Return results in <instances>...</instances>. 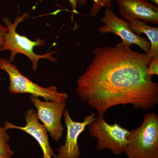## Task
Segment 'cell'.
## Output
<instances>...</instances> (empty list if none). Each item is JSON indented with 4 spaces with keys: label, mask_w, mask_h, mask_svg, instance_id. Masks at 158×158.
Returning a JSON list of instances; mask_svg holds the SVG:
<instances>
[{
    "label": "cell",
    "mask_w": 158,
    "mask_h": 158,
    "mask_svg": "<svg viewBox=\"0 0 158 158\" xmlns=\"http://www.w3.org/2000/svg\"><path fill=\"white\" fill-rule=\"evenodd\" d=\"M77 81L80 100L104 116L110 108L131 105L144 111L158 103V85L148 73L149 54L133 50L124 43L98 47Z\"/></svg>",
    "instance_id": "1"
},
{
    "label": "cell",
    "mask_w": 158,
    "mask_h": 158,
    "mask_svg": "<svg viewBox=\"0 0 158 158\" xmlns=\"http://www.w3.org/2000/svg\"><path fill=\"white\" fill-rule=\"evenodd\" d=\"M29 15V13L25 12L22 15L18 16L13 23H11L9 17L3 18V22L8 29V32L4 37L3 45L0 47V51H10L9 60L12 63L15 60L17 54L25 55L32 62L33 70L36 71L38 67V61L40 59H47L52 62H56L57 59L52 56L56 52H48L43 55H38L34 52L35 47H42L44 45L45 41L44 39L37 38L33 41L16 32L17 26Z\"/></svg>",
    "instance_id": "2"
},
{
    "label": "cell",
    "mask_w": 158,
    "mask_h": 158,
    "mask_svg": "<svg viewBox=\"0 0 158 158\" xmlns=\"http://www.w3.org/2000/svg\"><path fill=\"white\" fill-rule=\"evenodd\" d=\"M125 153L128 158H158V116L148 113L142 124L131 130Z\"/></svg>",
    "instance_id": "3"
},
{
    "label": "cell",
    "mask_w": 158,
    "mask_h": 158,
    "mask_svg": "<svg viewBox=\"0 0 158 158\" xmlns=\"http://www.w3.org/2000/svg\"><path fill=\"white\" fill-rule=\"evenodd\" d=\"M0 69L9 75V89L11 93H28L50 101L66 102L69 98L67 94L59 92L56 86L44 88L31 81L20 72L16 65L6 58H0Z\"/></svg>",
    "instance_id": "4"
},
{
    "label": "cell",
    "mask_w": 158,
    "mask_h": 158,
    "mask_svg": "<svg viewBox=\"0 0 158 158\" xmlns=\"http://www.w3.org/2000/svg\"><path fill=\"white\" fill-rule=\"evenodd\" d=\"M88 126L89 135L97 139V150L108 149L116 156L124 153L129 131L118 123L109 124L103 116H100L95 117Z\"/></svg>",
    "instance_id": "5"
},
{
    "label": "cell",
    "mask_w": 158,
    "mask_h": 158,
    "mask_svg": "<svg viewBox=\"0 0 158 158\" xmlns=\"http://www.w3.org/2000/svg\"><path fill=\"white\" fill-rule=\"evenodd\" d=\"M100 20L104 24L98 28L97 31L100 33L102 34L113 33L119 36L122 41L129 46L135 44L145 52H149L150 48L149 41L133 33L129 27L128 22L118 18L111 8H106L104 16Z\"/></svg>",
    "instance_id": "6"
},
{
    "label": "cell",
    "mask_w": 158,
    "mask_h": 158,
    "mask_svg": "<svg viewBox=\"0 0 158 158\" xmlns=\"http://www.w3.org/2000/svg\"><path fill=\"white\" fill-rule=\"evenodd\" d=\"M29 98L37 109L38 119L42 122L51 137L55 141H59L64 131L61 118L66 106V102H43L38 97L33 95H30Z\"/></svg>",
    "instance_id": "7"
},
{
    "label": "cell",
    "mask_w": 158,
    "mask_h": 158,
    "mask_svg": "<svg viewBox=\"0 0 158 158\" xmlns=\"http://www.w3.org/2000/svg\"><path fill=\"white\" fill-rule=\"evenodd\" d=\"M63 115L67 128L66 138L64 144L58 148V154L54 158H80L81 151L79 147L78 139L86 127L94 119L96 114L93 113L85 116L84 121L81 122L73 120L67 109L64 110Z\"/></svg>",
    "instance_id": "8"
},
{
    "label": "cell",
    "mask_w": 158,
    "mask_h": 158,
    "mask_svg": "<svg viewBox=\"0 0 158 158\" xmlns=\"http://www.w3.org/2000/svg\"><path fill=\"white\" fill-rule=\"evenodd\" d=\"M123 19L158 24V7L147 0H114Z\"/></svg>",
    "instance_id": "9"
},
{
    "label": "cell",
    "mask_w": 158,
    "mask_h": 158,
    "mask_svg": "<svg viewBox=\"0 0 158 158\" xmlns=\"http://www.w3.org/2000/svg\"><path fill=\"white\" fill-rule=\"evenodd\" d=\"M25 119L26 122L25 126H18L6 121L3 124L4 127L6 131L15 129L27 133L38 142L42 149L43 153V158H55L56 154L49 142L47 131L44 125L40 123L36 111L33 109L28 110L25 113Z\"/></svg>",
    "instance_id": "10"
},
{
    "label": "cell",
    "mask_w": 158,
    "mask_h": 158,
    "mask_svg": "<svg viewBox=\"0 0 158 158\" xmlns=\"http://www.w3.org/2000/svg\"><path fill=\"white\" fill-rule=\"evenodd\" d=\"M129 27L133 33L140 36L145 34L150 43L148 54L152 59L158 58V28L147 24V23L134 20L128 22Z\"/></svg>",
    "instance_id": "11"
},
{
    "label": "cell",
    "mask_w": 158,
    "mask_h": 158,
    "mask_svg": "<svg viewBox=\"0 0 158 158\" xmlns=\"http://www.w3.org/2000/svg\"><path fill=\"white\" fill-rule=\"evenodd\" d=\"M77 5L82 6H84L87 4L88 0H75ZM92 7L90 11V17H95L98 15L103 8H112L113 5L112 3L113 0H92Z\"/></svg>",
    "instance_id": "12"
},
{
    "label": "cell",
    "mask_w": 158,
    "mask_h": 158,
    "mask_svg": "<svg viewBox=\"0 0 158 158\" xmlns=\"http://www.w3.org/2000/svg\"><path fill=\"white\" fill-rule=\"evenodd\" d=\"M5 128L0 126V154L8 158H12L14 152L9 144L10 138Z\"/></svg>",
    "instance_id": "13"
},
{
    "label": "cell",
    "mask_w": 158,
    "mask_h": 158,
    "mask_svg": "<svg viewBox=\"0 0 158 158\" xmlns=\"http://www.w3.org/2000/svg\"><path fill=\"white\" fill-rule=\"evenodd\" d=\"M148 73L151 76L158 75V58L152 59L148 66Z\"/></svg>",
    "instance_id": "14"
},
{
    "label": "cell",
    "mask_w": 158,
    "mask_h": 158,
    "mask_svg": "<svg viewBox=\"0 0 158 158\" xmlns=\"http://www.w3.org/2000/svg\"><path fill=\"white\" fill-rule=\"evenodd\" d=\"M8 32V29L6 26L0 24V47L2 46L4 43V37Z\"/></svg>",
    "instance_id": "15"
},
{
    "label": "cell",
    "mask_w": 158,
    "mask_h": 158,
    "mask_svg": "<svg viewBox=\"0 0 158 158\" xmlns=\"http://www.w3.org/2000/svg\"><path fill=\"white\" fill-rule=\"evenodd\" d=\"M70 3L71 6L72 8V11L73 13H77L78 12L77 11L76 8L77 7V4L75 0H67Z\"/></svg>",
    "instance_id": "16"
},
{
    "label": "cell",
    "mask_w": 158,
    "mask_h": 158,
    "mask_svg": "<svg viewBox=\"0 0 158 158\" xmlns=\"http://www.w3.org/2000/svg\"><path fill=\"white\" fill-rule=\"evenodd\" d=\"M147 1H150V2H152L154 3L155 5H156L157 6H158V0H147Z\"/></svg>",
    "instance_id": "17"
},
{
    "label": "cell",
    "mask_w": 158,
    "mask_h": 158,
    "mask_svg": "<svg viewBox=\"0 0 158 158\" xmlns=\"http://www.w3.org/2000/svg\"><path fill=\"white\" fill-rule=\"evenodd\" d=\"M0 158H8L4 156H2V155L0 154Z\"/></svg>",
    "instance_id": "18"
}]
</instances>
